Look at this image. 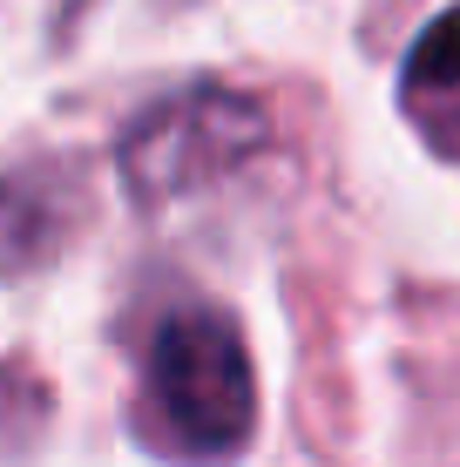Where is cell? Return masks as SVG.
Masks as SVG:
<instances>
[{
	"mask_svg": "<svg viewBox=\"0 0 460 467\" xmlns=\"http://www.w3.org/2000/svg\"><path fill=\"white\" fill-rule=\"evenodd\" d=\"M136 427L156 454L183 467L237 461L258 433V373L237 326L210 305L169 312L142 352V400Z\"/></svg>",
	"mask_w": 460,
	"mask_h": 467,
	"instance_id": "6da1fadb",
	"label": "cell"
},
{
	"mask_svg": "<svg viewBox=\"0 0 460 467\" xmlns=\"http://www.w3.org/2000/svg\"><path fill=\"white\" fill-rule=\"evenodd\" d=\"M264 136H271V122L258 102H244L230 88H183L169 102L142 109V122L122 142V176L142 203H169L183 190L237 170L250 150H264Z\"/></svg>",
	"mask_w": 460,
	"mask_h": 467,
	"instance_id": "7a4b0ae2",
	"label": "cell"
},
{
	"mask_svg": "<svg viewBox=\"0 0 460 467\" xmlns=\"http://www.w3.org/2000/svg\"><path fill=\"white\" fill-rule=\"evenodd\" d=\"M447 95H460V7L440 14L406 55V109L420 116V129L440 116Z\"/></svg>",
	"mask_w": 460,
	"mask_h": 467,
	"instance_id": "3957f363",
	"label": "cell"
},
{
	"mask_svg": "<svg viewBox=\"0 0 460 467\" xmlns=\"http://www.w3.org/2000/svg\"><path fill=\"white\" fill-rule=\"evenodd\" d=\"M47 251V203L27 183H0V271H27Z\"/></svg>",
	"mask_w": 460,
	"mask_h": 467,
	"instance_id": "277c9868",
	"label": "cell"
}]
</instances>
